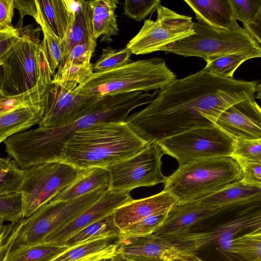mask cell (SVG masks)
<instances>
[{"instance_id":"7dc6e473","label":"cell","mask_w":261,"mask_h":261,"mask_svg":"<svg viewBox=\"0 0 261 261\" xmlns=\"http://www.w3.org/2000/svg\"><path fill=\"white\" fill-rule=\"evenodd\" d=\"M14 8H17L20 14V22L26 15H31L35 18L37 13L35 1L14 0Z\"/></svg>"},{"instance_id":"db71d44e","label":"cell","mask_w":261,"mask_h":261,"mask_svg":"<svg viewBox=\"0 0 261 261\" xmlns=\"http://www.w3.org/2000/svg\"><path fill=\"white\" fill-rule=\"evenodd\" d=\"M100 261H108V259H107V258H106V259H102V260H100Z\"/></svg>"},{"instance_id":"ac0fdd59","label":"cell","mask_w":261,"mask_h":261,"mask_svg":"<svg viewBox=\"0 0 261 261\" xmlns=\"http://www.w3.org/2000/svg\"><path fill=\"white\" fill-rule=\"evenodd\" d=\"M234 216L214 230L215 237L213 242L228 257L233 256L231 244L238 234L247 229H255L261 227V195L243 201Z\"/></svg>"},{"instance_id":"4fadbf2b","label":"cell","mask_w":261,"mask_h":261,"mask_svg":"<svg viewBox=\"0 0 261 261\" xmlns=\"http://www.w3.org/2000/svg\"><path fill=\"white\" fill-rule=\"evenodd\" d=\"M73 82L52 79L45 92L43 115L38 124L42 128L70 124L87 114L101 96H86L74 92Z\"/></svg>"},{"instance_id":"b9f144b4","label":"cell","mask_w":261,"mask_h":261,"mask_svg":"<svg viewBox=\"0 0 261 261\" xmlns=\"http://www.w3.org/2000/svg\"><path fill=\"white\" fill-rule=\"evenodd\" d=\"M236 159L243 173L241 181L248 185L261 187V163L242 159Z\"/></svg>"},{"instance_id":"f35d334b","label":"cell","mask_w":261,"mask_h":261,"mask_svg":"<svg viewBox=\"0 0 261 261\" xmlns=\"http://www.w3.org/2000/svg\"><path fill=\"white\" fill-rule=\"evenodd\" d=\"M161 0H125L123 14L137 21L144 20L161 6Z\"/></svg>"},{"instance_id":"60d3db41","label":"cell","mask_w":261,"mask_h":261,"mask_svg":"<svg viewBox=\"0 0 261 261\" xmlns=\"http://www.w3.org/2000/svg\"><path fill=\"white\" fill-rule=\"evenodd\" d=\"M97 45V39L82 42L75 45L65 60L60 64L58 68L72 63H90Z\"/></svg>"},{"instance_id":"4dcf8cb0","label":"cell","mask_w":261,"mask_h":261,"mask_svg":"<svg viewBox=\"0 0 261 261\" xmlns=\"http://www.w3.org/2000/svg\"><path fill=\"white\" fill-rule=\"evenodd\" d=\"M260 57L261 49L231 54L206 62L204 68L214 75L234 79V72L243 63L250 59Z\"/></svg>"},{"instance_id":"e0dca14e","label":"cell","mask_w":261,"mask_h":261,"mask_svg":"<svg viewBox=\"0 0 261 261\" xmlns=\"http://www.w3.org/2000/svg\"><path fill=\"white\" fill-rule=\"evenodd\" d=\"M215 125L233 139H261V110L251 97L227 108L219 117Z\"/></svg>"},{"instance_id":"ba28073f","label":"cell","mask_w":261,"mask_h":261,"mask_svg":"<svg viewBox=\"0 0 261 261\" xmlns=\"http://www.w3.org/2000/svg\"><path fill=\"white\" fill-rule=\"evenodd\" d=\"M81 170L60 161L46 162L23 169L19 191L22 197V218L49 202L75 179Z\"/></svg>"},{"instance_id":"7a4b0ae2","label":"cell","mask_w":261,"mask_h":261,"mask_svg":"<svg viewBox=\"0 0 261 261\" xmlns=\"http://www.w3.org/2000/svg\"><path fill=\"white\" fill-rule=\"evenodd\" d=\"M154 96L141 91L107 94L87 114L70 124L19 132L15 138L17 156L25 168L59 161L63 143L74 132L99 122L124 121L132 110L150 103Z\"/></svg>"},{"instance_id":"8d00e7d4","label":"cell","mask_w":261,"mask_h":261,"mask_svg":"<svg viewBox=\"0 0 261 261\" xmlns=\"http://www.w3.org/2000/svg\"><path fill=\"white\" fill-rule=\"evenodd\" d=\"M93 73V64L91 62L72 63L58 68L52 79L60 82H73L80 85Z\"/></svg>"},{"instance_id":"f6af8a7d","label":"cell","mask_w":261,"mask_h":261,"mask_svg":"<svg viewBox=\"0 0 261 261\" xmlns=\"http://www.w3.org/2000/svg\"><path fill=\"white\" fill-rule=\"evenodd\" d=\"M14 0H0V32L13 30Z\"/></svg>"},{"instance_id":"ab89813d","label":"cell","mask_w":261,"mask_h":261,"mask_svg":"<svg viewBox=\"0 0 261 261\" xmlns=\"http://www.w3.org/2000/svg\"><path fill=\"white\" fill-rule=\"evenodd\" d=\"M231 156L261 163V139H235Z\"/></svg>"},{"instance_id":"d4e9b609","label":"cell","mask_w":261,"mask_h":261,"mask_svg":"<svg viewBox=\"0 0 261 261\" xmlns=\"http://www.w3.org/2000/svg\"><path fill=\"white\" fill-rule=\"evenodd\" d=\"M118 0L91 1L93 7V35L101 41L110 42L111 37L117 35L119 31L117 15L115 11Z\"/></svg>"},{"instance_id":"6da1fadb","label":"cell","mask_w":261,"mask_h":261,"mask_svg":"<svg viewBox=\"0 0 261 261\" xmlns=\"http://www.w3.org/2000/svg\"><path fill=\"white\" fill-rule=\"evenodd\" d=\"M260 91L257 81H247L214 75L204 68L175 79L160 89L144 109L124 122L148 144L200 128L215 125L230 106Z\"/></svg>"},{"instance_id":"d6986e66","label":"cell","mask_w":261,"mask_h":261,"mask_svg":"<svg viewBox=\"0 0 261 261\" xmlns=\"http://www.w3.org/2000/svg\"><path fill=\"white\" fill-rule=\"evenodd\" d=\"M177 203L173 196L163 190L148 197L132 199L114 211V222L121 231L129 225L146 217L169 211Z\"/></svg>"},{"instance_id":"8fae6325","label":"cell","mask_w":261,"mask_h":261,"mask_svg":"<svg viewBox=\"0 0 261 261\" xmlns=\"http://www.w3.org/2000/svg\"><path fill=\"white\" fill-rule=\"evenodd\" d=\"M156 13V20L145 19L140 30L126 45L132 54L164 51L167 46L194 33L192 17L162 5Z\"/></svg>"},{"instance_id":"5b68a950","label":"cell","mask_w":261,"mask_h":261,"mask_svg":"<svg viewBox=\"0 0 261 261\" xmlns=\"http://www.w3.org/2000/svg\"><path fill=\"white\" fill-rule=\"evenodd\" d=\"M176 74L164 60L155 57L139 60L109 70L93 72L74 92L86 96L158 90L175 79Z\"/></svg>"},{"instance_id":"d590c367","label":"cell","mask_w":261,"mask_h":261,"mask_svg":"<svg viewBox=\"0 0 261 261\" xmlns=\"http://www.w3.org/2000/svg\"><path fill=\"white\" fill-rule=\"evenodd\" d=\"M132 53L126 46L117 50L110 46L102 49L97 61L93 64V72H99L114 69L131 62Z\"/></svg>"},{"instance_id":"7bdbcfd3","label":"cell","mask_w":261,"mask_h":261,"mask_svg":"<svg viewBox=\"0 0 261 261\" xmlns=\"http://www.w3.org/2000/svg\"><path fill=\"white\" fill-rule=\"evenodd\" d=\"M21 219L18 222L5 226L0 234V261H5L11 251L12 243L19 229Z\"/></svg>"},{"instance_id":"cb8c5ba5","label":"cell","mask_w":261,"mask_h":261,"mask_svg":"<svg viewBox=\"0 0 261 261\" xmlns=\"http://www.w3.org/2000/svg\"><path fill=\"white\" fill-rule=\"evenodd\" d=\"M119 238L98 237L69 247L51 261H84L95 257L108 258L116 254Z\"/></svg>"},{"instance_id":"9a60e30c","label":"cell","mask_w":261,"mask_h":261,"mask_svg":"<svg viewBox=\"0 0 261 261\" xmlns=\"http://www.w3.org/2000/svg\"><path fill=\"white\" fill-rule=\"evenodd\" d=\"M39 44L24 35L8 50L2 64V91L4 94H21L37 84L36 55Z\"/></svg>"},{"instance_id":"83f0119b","label":"cell","mask_w":261,"mask_h":261,"mask_svg":"<svg viewBox=\"0 0 261 261\" xmlns=\"http://www.w3.org/2000/svg\"><path fill=\"white\" fill-rule=\"evenodd\" d=\"M49 27L63 42L70 19L67 0H37Z\"/></svg>"},{"instance_id":"ee69618b","label":"cell","mask_w":261,"mask_h":261,"mask_svg":"<svg viewBox=\"0 0 261 261\" xmlns=\"http://www.w3.org/2000/svg\"><path fill=\"white\" fill-rule=\"evenodd\" d=\"M36 59L38 81L48 85L52 80L53 74L40 43L37 50Z\"/></svg>"},{"instance_id":"3957f363","label":"cell","mask_w":261,"mask_h":261,"mask_svg":"<svg viewBox=\"0 0 261 261\" xmlns=\"http://www.w3.org/2000/svg\"><path fill=\"white\" fill-rule=\"evenodd\" d=\"M148 145L124 121L99 122L74 132L63 143L59 161L77 169L106 168Z\"/></svg>"},{"instance_id":"52a82bcc","label":"cell","mask_w":261,"mask_h":261,"mask_svg":"<svg viewBox=\"0 0 261 261\" xmlns=\"http://www.w3.org/2000/svg\"><path fill=\"white\" fill-rule=\"evenodd\" d=\"M194 33L167 46L164 50L184 57H197L206 62L231 54L261 46L242 27L229 31L213 28L200 20L193 23Z\"/></svg>"},{"instance_id":"c3c4849f","label":"cell","mask_w":261,"mask_h":261,"mask_svg":"<svg viewBox=\"0 0 261 261\" xmlns=\"http://www.w3.org/2000/svg\"><path fill=\"white\" fill-rule=\"evenodd\" d=\"M108 261H130L129 260L126 259L123 257H122L120 255H119L117 252L114 256L107 258Z\"/></svg>"},{"instance_id":"d6a6232c","label":"cell","mask_w":261,"mask_h":261,"mask_svg":"<svg viewBox=\"0 0 261 261\" xmlns=\"http://www.w3.org/2000/svg\"><path fill=\"white\" fill-rule=\"evenodd\" d=\"M231 251L245 261H261V227L234 239Z\"/></svg>"},{"instance_id":"816d5d0a","label":"cell","mask_w":261,"mask_h":261,"mask_svg":"<svg viewBox=\"0 0 261 261\" xmlns=\"http://www.w3.org/2000/svg\"><path fill=\"white\" fill-rule=\"evenodd\" d=\"M5 220L3 218L0 217V234L2 232L3 230H4V228L5 226L3 224V222Z\"/></svg>"},{"instance_id":"74e56055","label":"cell","mask_w":261,"mask_h":261,"mask_svg":"<svg viewBox=\"0 0 261 261\" xmlns=\"http://www.w3.org/2000/svg\"><path fill=\"white\" fill-rule=\"evenodd\" d=\"M23 202L20 192L0 194V217L15 223L22 219Z\"/></svg>"},{"instance_id":"11a10c76","label":"cell","mask_w":261,"mask_h":261,"mask_svg":"<svg viewBox=\"0 0 261 261\" xmlns=\"http://www.w3.org/2000/svg\"><path fill=\"white\" fill-rule=\"evenodd\" d=\"M3 94V93L2 91H0V96H1L2 94Z\"/></svg>"},{"instance_id":"44dd1931","label":"cell","mask_w":261,"mask_h":261,"mask_svg":"<svg viewBox=\"0 0 261 261\" xmlns=\"http://www.w3.org/2000/svg\"><path fill=\"white\" fill-rule=\"evenodd\" d=\"M70 19L63 41V63L76 44L95 39L93 35V7L91 1L67 0Z\"/></svg>"},{"instance_id":"e575fe53","label":"cell","mask_w":261,"mask_h":261,"mask_svg":"<svg viewBox=\"0 0 261 261\" xmlns=\"http://www.w3.org/2000/svg\"><path fill=\"white\" fill-rule=\"evenodd\" d=\"M169 212L149 216L129 225L121 231L119 241L128 238L145 236L154 233L164 223Z\"/></svg>"},{"instance_id":"f5cc1de1","label":"cell","mask_w":261,"mask_h":261,"mask_svg":"<svg viewBox=\"0 0 261 261\" xmlns=\"http://www.w3.org/2000/svg\"><path fill=\"white\" fill-rule=\"evenodd\" d=\"M102 259L100 257H95V258H91V259H88L87 260H84V261H100Z\"/></svg>"},{"instance_id":"4316f807","label":"cell","mask_w":261,"mask_h":261,"mask_svg":"<svg viewBox=\"0 0 261 261\" xmlns=\"http://www.w3.org/2000/svg\"><path fill=\"white\" fill-rule=\"evenodd\" d=\"M236 20L244 29L261 44V0H230Z\"/></svg>"},{"instance_id":"8992f818","label":"cell","mask_w":261,"mask_h":261,"mask_svg":"<svg viewBox=\"0 0 261 261\" xmlns=\"http://www.w3.org/2000/svg\"><path fill=\"white\" fill-rule=\"evenodd\" d=\"M108 187H102L68 201L49 202L21 220L11 252L40 244L49 234L64 226L91 206Z\"/></svg>"},{"instance_id":"603a6c76","label":"cell","mask_w":261,"mask_h":261,"mask_svg":"<svg viewBox=\"0 0 261 261\" xmlns=\"http://www.w3.org/2000/svg\"><path fill=\"white\" fill-rule=\"evenodd\" d=\"M110 186V176L105 168L92 167L81 169L78 176L59 192L49 202L68 201L102 187Z\"/></svg>"},{"instance_id":"2e32d148","label":"cell","mask_w":261,"mask_h":261,"mask_svg":"<svg viewBox=\"0 0 261 261\" xmlns=\"http://www.w3.org/2000/svg\"><path fill=\"white\" fill-rule=\"evenodd\" d=\"M128 192L109 189L91 206L72 221L47 236L40 244L63 246L72 235L87 225L111 214L118 207L132 200Z\"/></svg>"},{"instance_id":"ffe728a7","label":"cell","mask_w":261,"mask_h":261,"mask_svg":"<svg viewBox=\"0 0 261 261\" xmlns=\"http://www.w3.org/2000/svg\"><path fill=\"white\" fill-rule=\"evenodd\" d=\"M221 208L208 207L198 200L176 204L169 211L164 223L153 234L168 236L188 232L192 226L216 215Z\"/></svg>"},{"instance_id":"7402d4cb","label":"cell","mask_w":261,"mask_h":261,"mask_svg":"<svg viewBox=\"0 0 261 261\" xmlns=\"http://www.w3.org/2000/svg\"><path fill=\"white\" fill-rule=\"evenodd\" d=\"M196 15V19L220 30L239 28L230 0H185Z\"/></svg>"},{"instance_id":"bcb514c9","label":"cell","mask_w":261,"mask_h":261,"mask_svg":"<svg viewBox=\"0 0 261 261\" xmlns=\"http://www.w3.org/2000/svg\"><path fill=\"white\" fill-rule=\"evenodd\" d=\"M20 37L18 30L0 32V65L3 64L4 57L8 50Z\"/></svg>"},{"instance_id":"f546056e","label":"cell","mask_w":261,"mask_h":261,"mask_svg":"<svg viewBox=\"0 0 261 261\" xmlns=\"http://www.w3.org/2000/svg\"><path fill=\"white\" fill-rule=\"evenodd\" d=\"M120 232L115 223L112 213L78 231L68 238L63 245L71 247L98 237L119 238Z\"/></svg>"},{"instance_id":"f1b7e54d","label":"cell","mask_w":261,"mask_h":261,"mask_svg":"<svg viewBox=\"0 0 261 261\" xmlns=\"http://www.w3.org/2000/svg\"><path fill=\"white\" fill-rule=\"evenodd\" d=\"M35 4L37 13L34 19L40 26L43 36L40 45L53 76L63 58V43L46 21L37 0Z\"/></svg>"},{"instance_id":"681fc988","label":"cell","mask_w":261,"mask_h":261,"mask_svg":"<svg viewBox=\"0 0 261 261\" xmlns=\"http://www.w3.org/2000/svg\"><path fill=\"white\" fill-rule=\"evenodd\" d=\"M182 261H203L201 259L197 256L195 254H193L188 258L181 259Z\"/></svg>"},{"instance_id":"9c48e42d","label":"cell","mask_w":261,"mask_h":261,"mask_svg":"<svg viewBox=\"0 0 261 261\" xmlns=\"http://www.w3.org/2000/svg\"><path fill=\"white\" fill-rule=\"evenodd\" d=\"M159 144L164 153L175 159L180 166L203 159L231 156L234 139L215 125L190 130Z\"/></svg>"},{"instance_id":"30bf717a","label":"cell","mask_w":261,"mask_h":261,"mask_svg":"<svg viewBox=\"0 0 261 261\" xmlns=\"http://www.w3.org/2000/svg\"><path fill=\"white\" fill-rule=\"evenodd\" d=\"M199 247L193 232L168 236L152 233L119 241L117 252L130 261H175L189 258Z\"/></svg>"},{"instance_id":"836d02e7","label":"cell","mask_w":261,"mask_h":261,"mask_svg":"<svg viewBox=\"0 0 261 261\" xmlns=\"http://www.w3.org/2000/svg\"><path fill=\"white\" fill-rule=\"evenodd\" d=\"M23 170L11 158L0 157V194L20 192Z\"/></svg>"},{"instance_id":"484cf974","label":"cell","mask_w":261,"mask_h":261,"mask_svg":"<svg viewBox=\"0 0 261 261\" xmlns=\"http://www.w3.org/2000/svg\"><path fill=\"white\" fill-rule=\"evenodd\" d=\"M260 195L261 187L248 185L241 180L197 200L208 207H221Z\"/></svg>"},{"instance_id":"277c9868","label":"cell","mask_w":261,"mask_h":261,"mask_svg":"<svg viewBox=\"0 0 261 261\" xmlns=\"http://www.w3.org/2000/svg\"><path fill=\"white\" fill-rule=\"evenodd\" d=\"M242 179L241 168L234 158L203 159L179 166L167 177L163 191L173 196L177 204H182L213 194Z\"/></svg>"},{"instance_id":"5bb4252c","label":"cell","mask_w":261,"mask_h":261,"mask_svg":"<svg viewBox=\"0 0 261 261\" xmlns=\"http://www.w3.org/2000/svg\"><path fill=\"white\" fill-rule=\"evenodd\" d=\"M47 85L37 81L31 90L15 96H0V143L42 120Z\"/></svg>"},{"instance_id":"f907efd6","label":"cell","mask_w":261,"mask_h":261,"mask_svg":"<svg viewBox=\"0 0 261 261\" xmlns=\"http://www.w3.org/2000/svg\"><path fill=\"white\" fill-rule=\"evenodd\" d=\"M3 81V67L2 65H0V91H2Z\"/></svg>"},{"instance_id":"9f6ffc18","label":"cell","mask_w":261,"mask_h":261,"mask_svg":"<svg viewBox=\"0 0 261 261\" xmlns=\"http://www.w3.org/2000/svg\"><path fill=\"white\" fill-rule=\"evenodd\" d=\"M175 261H182V260H175Z\"/></svg>"},{"instance_id":"7c38bea8","label":"cell","mask_w":261,"mask_h":261,"mask_svg":"<svg viewBox=\"0 0 261 261\" xmlns=\"http://www.w3.org/2000/svg\"><path fill=\"white\" fill-rule=\"evenodd\" d=\"M164 154L159 144L153 143L135 155L107 167L110 176V189L130 192L139 187L165 184L167 177L161 171Z\"/></svg>"},{"instance_id":"1f68e13d","label":"cell","mask_w":261,"mask_h":261,"mask_svg":"<svg viewBox=\"0 0 261 261\" xmlns=\"http://www.w3.org/2000/svg\"><path fill=\"white\" fill-rule=\"evenodd\" d=\"M69 248L66 246L36 244L10 252L5 261H51Z\"/></svg>"}]
</instances>
